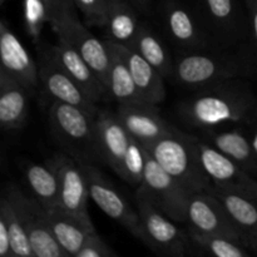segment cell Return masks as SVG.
Returning <instances> with one entry per match:
<instances>
[{
  "mask_svg": "<svg viewBox=\"0 0 257 257\" xmlns=\"http://www.w3.org/2000/svg\"><path fill=\"white\" fill-rule=\"evenodd\" d=\"M137 12L130 0H107L103 27L107 40L131 47L141 27Z\"/></svg>",
  "mask_w": 257,
  "mask_h": 257,
  "instance_id": "cell-25",
  "label": "cell"
},
{
  "mask_svg": "<svg viewBox=\"0 0 257 257\" xmlns=\"http://www.w3.org/2000/svg\"><path fill=\"white\" fill-rule=\"evenodd\" d=\"M49 53L55 62L82 87V89L98 103L104 98L108 89L97 77L78 50L64 38L58 37L57 44L49 48Z\"/></svg>",
  "mask_w": 257,
  "mask_h": 257,
  "instance_id": "cell-19",
  "label": "cell"
},
{
  "mask_svg": "<svg viewBox=\"0 0 257 257\" xmlns=\"http://www.w3.org/2000/svg\"><path fill=\"white\" fill-rule=\"evenodd\" d=\"M245 7L247 12L248 28L257 48V0H245Z\"/></svg>",
  "mask_w": 257,
  "mask_h": 257,
  "instance_id": "cell-36",
  "label": "cell"
},
{
  "mask_svg": "<svg viewBox=\"0 0 257 257\" xmlns=\"http://www.w3.org/2000/svg\"><path fill=\"white\" fill-rule=\"evenodd\" d=\"M29 89L0 70V123L3 130L14 132L24 125L29 109Z\"/></svg>",
  "mask_w": 257,
  "mask_h": 257,
  "instance_id": "cell-21",
  "label": "cell"
},
{
  "mask_svg": "<svg viewBox=\"0 0 257 257\" xmlns=\"http://www.w3.org/2000/svg\"><path fill=\"white\" fill-rule=\"evenodd\" d=\"M146 158H147V150L145 146L132 138L115 173L125 182L138 188L142 186L145 180Z\"/></svg>",
  "mask_w": 257,
  "mask_h": 257,
  "instance_id": "cell-31",
  "label": "cell"
},
{
  "mask_svg": "<svg viewBox=\"0 0 257 257\" xmlns=\"http://www.w3.org/2000/svg\"><path fill=\"white\" fill-rule=\"evenodd\" d=\"M201 138L221 151L223 155L236 161L251 175L257 172V161L251 145V138L247 137L242 130H206L203 131V137Z\"/></svg>",
  "mask_w": 257,
  "mask_h": 257,
  "instance_id": "cell-24",
  "label": "cell"
},
{
  "mask_svg": "<svg viewBox=\"0 0 257 257\" xmlns=\"http://www.w3.org/2000/svg\"><path fill=\"white\" fill-rule=\"evenodd\" d=\"M196 150L201 166L212 186L257 200V181L242 166L202 138L196 137Z\"/></svg>",
  "mask_w": 257,
  "mask_h": 257,
  "instance_id": "cell-9",
  "label": "cell"
},
{
  "mask_svg": "<svg viewBox=\"0 0 257 257\" xmlns=\"http://www.w3.org/2000/svg\"><path fill=\"white\" fill-rule=\"evenodd\" d=\"M242 70V62L235 55L197 50L183 52L173 62L171 77L186 89L198 90L225 80L235 79Z\"/></svg>",
  "mask_w": 257,
  "mask_h": 257,
  "instance_id": "cell-5",
  "label": "cell"
},
{
  "mask_svg": "<svg viewBox=\"0 0 257 257\" xmlns=\"http://www.w3.org/2000/svg\"><path fill=\"white\" fill-rule=\"evenodd\" d=\"M130 2L141 12H147L150 9L151 0H130Z\"/></svg>",
  "mask_w": 257,
  "mask_h": 257,
  "instance_id": "cell-37",
  "label": "cell"
},
{
  "mask_svg": "<svg viewBox=\"0 0 257 257\" xmlns=\"http://www.w3.org/2000/svg\"><path fill=\"white\" fill-rule=\"evenodd\" d=\"M138 190L145 192L146 196L173 221L186 222L187 203L192 193L166 172L148 151L145 180Z\"/></svg>",
  "mask_w": 257,
  "mask_h": 257,
  "instance_id": "cell-8",
  "label": "cell"
},
{
  "mask_svg": "<svg viewBox=\"0 0 257 257\" xmlns=\"http://www.w3.org/2000/svg\"><path fill=\"white\" fill-rule=\"evenodd\" d=\"M136 202L140 216L138 237L156 255L183 257L193 252L188 230L175 225L172 218L160 210L145 192L137 188Z\"/></svg>",
  "mask_w": 257,
  "mask_h": 257,
  "instance_id": "cell-4",
  "label": "cell"
},
{
  "mask_svg": "<svg viewBox=\"0 0 257 257\" xmlns=\"http://www.w3.org/2000/svg\"><path fill=\"white\" fill-rule=\"evenodd\" d=\"M105 43H107L110 53L108 93L117 100L118 105L146 103L138 93L127 62L120 53L119 45L117 43L109 42V40H105Z\"/></svg>",
  "mask_w": 257,
  "mask_h": 257,
  "instance_id": "cell-27",
  "label": "cell"
},
{
  "mask_svg": "<svg viewBox=\"0 0 257 257\" xmlns=\"http://www.w3.org/2000/svg\"><path fill=\"white\" fill-rule=\"evenodd\" d=\"M131 48L145 58L165 78L172 75L173 62L170 52L150 25L141 24Z\"/></svg>",
  "mask_w": 257,
  "mask_h": 257,
  "instance_id": "cell-28",
  "label": "cell"
},
{
  "mask_svg": "<svg viewBox=\"0 0 257 257\" xmlns=\"http://www.w3.org/2000/svg\"><path fill=\"white\" fill-rule=\"evenodd\" d=\"M39 84L53 100L68 103L84 108L92 113L99 112L97 103L82 89L79 84L58 64L50 55L49 50L44 53L40 60Z\"/></svg>",
  "mask_w": 257,
  "mask_h": 257,
  "instance_id": "cell-13",
  "label": "cell"
},
{
  "mask_svg": "<svg viewBox=\"0 0 257 257\" xmlns=\"http://www.w3.org/2000/svg\"><path fill=\"white\" fill-rule=\"evenodd\" d=\"M48 218L55 238L69 257H75L88 236L95 231L89 213L68 212L59 205L48 211Z\"/></svg>",
  "mask_w": 257,
  "mask_h": 257,
  "instance_id": "cell-20",
  "label": "cell"
},
{
  "mask_svg": "<svg viewBox=\"0 0 257 257\" xmlns=\"http://www.w3.org/2000/svg\"><path fill=\"white\" fill-rule=\"evenodd\" d=\"M97 114L59 100H53L49 107V124L53 136L68 155L80 162L98 161Z\"/></svg>",
  "mask_w": 257,
  "mask_h": 257,
  "instance_id": "cell-3",
  "label": "cell"
},
{
  "mask_svg": "<svg viewBox=\"0 0 257 257\" xmlns=\"http://www.w3.org/2000/svg\"><path fill=\"white\" fill-rule=\"evenodd\" d=\"M203 24L225 43L238 42L245 37L246 19L240 0H197Z\"/></svg>",
  "mask_w": 257,
  "mask_h": 257,
  "instance_id": "cell-15",
  "label": "cell"
},
{
  "mask_svg": "<svg viewBox=\"0 0 257 257\" xmlns=\"http://www.w3.org/2000/svg\"><path fill=\"white\" fill-rule=\"evenodd\" d=\"M253 252H255V253H257V247L255 248V250H253Z\"/></svg>",
  "mask_w": 257,
  "mask_h": 257,
  "instance_id": "cell-39",
  "label": "cell"
},
{
  "mask_svg": "<svg viewBox=\"0 0 257 257\" xmlns=\"http://www.w3.org/2000/svg\"><path fill=\"white\" fill-rule=\"evenodd\" d=\"M2 3H3V4H4V3H5V0H2Z\"/></svg>",
  "mask_w": 257,
  "mask_h": 257,
  "instance_id": "cell-40",
  "label": "cell"
},
{
  "mask_svg": "<svg viewBox=\"0 0 257 257\" xmlns=\"http://www.w3.org/2000/svg\"><path fill=\"white\" fill-rule=\"evenodd\" d=\"M87 175L89 198L112 220L138 237L140 216L138 211L130 205L124 196L105 178V176L89 162H83Z\"/></svg>",
  "mask_w": 257,
  "mask_h": 257,
  "instance_id": "cell-10",
  "label": "cell"
},
{
  "mask_svg": "<svg viewBox=\"0 0 257 257\" xmlns=\"http://www.w3.org/2000/svg\"><path fill=\"white\" fill-rule=\"evenodd\" d=\"M190 233L192 241L193 250H197L198 253L210 255L216 257H248L252 253L250 247L243 243L218 235H202V233Z\"/></svg>",
  "mask_w": 257,
  "mask_h": 257,
  "instance_id": "cell-29",
  "label": "cell"
},
{
  "mask_svg": "<svg viewBox=\"0 0 257 257\" xmlns=\"http://www.w3.org/2000/svg\"><path fill=\"white\" fill-rule=\"evenodd\" d=\"M54 157L59 176V206L68 212L89 213V188L83 162L68 153H60Z\"/></svg>",
  "mask_w": 257,
  "mask_h": 257,
  "instance_id": "cell-16",
  "label": "cell"
},
{
  "mask_svg": "<svg viewBox=\"0 0 257 257\" xmlns=\"http://www.w3.org/2000/svg\"><path fill=\"white\" fill-rule=\"evenodd\" d=\"M188 231L202 235H218L233 238L247 247V240L236 226L221 201L210 190L190 196L186 213Z\"/></svg>",
  "mask_w": 257,
  "mask_h": 257,
  "instance_id": "cell-7",
  "label": "cell"
},
{
  "mask_svg": "<svg viewBox=\"0 0 257 257\" xmlns=\"http://www.w3.org/2000/svg\"><path fill=\"white\" fill-rule=\"evenodd\" d=\"M256 107L250 85L235 78L195 90L181 103L178 113L187 124L206 131L246 122Z\"/></svg>",
  "mask_w": 257,
  "mask_h": 257,
  "instance_id": "cell-1",
  "label": "cell"
},
{
  "mask_svg": "<svg viewBox=\"0 0 257 257\" xmlns=\"http://www.w3.org/2000/svg\"><path fill=\"white\" fill-rule=\"evenodd\" d=\"M4 196L24 223L34 257H69L53 233L48 211L33 196H28L15 185H8Z\"/></svg>",
  "mask_w": 257,
  "mask_h": 257,
  "instance_id": "cell-6",
  "label": "cell"
},
{
  "mask_svg": "<svg viewBox=\"0 0 257 257\" xmlns=\"http://www.w3.org/2000/svg\"><path fill=\"white\" fill-rule=\"evenodd\" d=\"M132 137L118 118L117 113L99 110L95 123L98 161L117 171Z\"/></svg>",
  "mask_w": 257,
  "mask_h": 257,
  "instance_id": "cell-18",
  "label": "cell"
},
{
  "mask_svg": "<svg viewBox=\"0 0 257 257\" xmlns=\"http://www.w3.org/2000/svg\"><path fill=\"white\" fill-rule=\"evenodd\" d=\"M47 5L49 23L54 29L58 24L63 22L69 15L75 14L74 3L73 0H44Z\"/></svg>",
  "mask_w": 257,
  "mask_h": 257,
  "instance_id": "cell-35",
  "label": "cell"
},
{
  "mask_svg": "<svg viewBox=\"0 0 257 257\" xmlns=\"http://www.w3.org/2000/svg\"><path fill=\"white\" fill-rule=\"evenodd\" d=\"M24 22L27 32L35 39L39 38L44 23H49L44 0H24Z\"/></svg>",
  "mask_w": 257,
  "mask_h": 257,
  "instance_id": "cell-32",
  "label": "cell"
},
{
  "mask_svg": "<svg viewBox=\"0 0 257 257\" xmlns=\"http://www.w3.org/2000/svg\"><path fill=\"white\" fill-rule=\"evenodd\" d=\"M208 190L221 201L241 232L251 251L257 247V200L242 193L211 186Z\"/></svg>",
  "mask_w": 257,
  "mask_h": 257,
  "instance_id": "cell-23",
  "label": "cell"
},
{
  "mask_svg": "<svg viewBox=\"0 0 257 257\" xmlns=\"http://www.w3.org/2000/svg\"><path fill=\"white\" fill-rule=\"evenodd\" d=\"M113 248L94 231L84 241L75 257H115Z\"/></svg>",
  "mask_w": 257,
  "mask_h": 257,
  "instance_id": "cell-34",
  "label": "cell"
},
{
  "mask_svg": "<svg viewBox=\"0 0 257 257\" xmlns=\"http://www.w3.org/2000/svg\"><path fill=\"white\" fill-rule=\"evenodd\" d=\"M54 30L58 37L64 38L78 50V53L82 55L83 59L88 63V65L108 89L110 53L107 43L93 35L90 30L79 22L75 14L65 18L54 28Z\"/></svg>",
  "mask_w": 257,
  "mask_h": 257,
  "instance_id": "cell-11",
  "label": "cell"
},
{
  "mask_svg": "<svg viewBox=\"0 0 257 257\" xmlns=\"http://www.w3.org/2000/svg\"><path fill=\"white\" fill-rule=\"evenodd\" d=\"M88 27H104L107 0H73Z\"/></svg>",
  "mask_w": 257,
  "mask_h": 257,
  "instance_id": "cell-33",
  "label": "cell"
},
{
  "mask_svg": "<svg viewBox=\"0 0 257 257\" xmlns=\"http://www.w3.org/2000/svg\"><path fill=\"white\" fill-rule=\"evenodd\" d=\"M163 20L171 39L183 52L207 50L212 44L205 24L180 0L163 2Z\"/></svg>",
  "mask_w": 257,
  "mask_h": 257,
  "instance_id": "cell-12",
  "label": "cell"
},
{
  "mask_svg": "<svg viewBox=\"0 0 257 257\" xmlns=\"http://www.w3.org/2000/svg\"><path fill=\"white\" fill-rule=\"evenodd\" d=\"M0 58L2 72L22 83L32 93L39 87V67L5 22L0 25Z\"/></svg>",
  "mask_w": 257,
  "mask_h": 257,
  "instance_id": "cell-14",
  "label": "cell"
},
{
  "mask_svg": "<svg viewBox=\"0 0 257 257\" xmlns=\"http://www.w3.org/2000/svg\"><path fill=\"white\" fill-rule=\"evenodd\" d=\"M251 138V145H252V150H253V153H255V157H256V161H257V130L253 132L252 137Z\"/></svg>",
  "mask_w": 257,
  "mask_h": 257,
  "instance_id": "cell-38",
  "label": "cell"
},
{
  "mask_svg": "<svg viewBox=\"0 0 257 257\" xmlns=\"http://www.w3.org/2000/svg\"><path fill=\"white\" fill-rule=\"evenodd\" d=\"M0 220L7 223L8 230H9L13 256L34 257L24 223L7 196H3L2 202H0Z\"/></svg>",
  "mask_w": 257,
  "mask_h": 257,
  "instance_id": "cell-30",
  "label": "cell"
},
{
  "mask_svg": "<svg viewBox=\"0 0 257 257\" xmlns=\"http://www.w3.org/2000/svg\"><path fill=\"white\" fill-rule=\"evenodd\" d=\"M143 146L161 167L191 193L206 191L212 186L198 160L195 136L176 130L150 145Z\"/></svg>",
  "mask_w": 257,
  "mask_h": 257,
  "instance_id": "cell-2",
  "label": "cell"
},
{
  "mask_svg": "<svg viewBox=\"0 0 257 257\" xmlns=\"http://www.w3.org/2000/svg\"><path fill=\"white\" fill-rule=\"evenodd\" d=\"M127 62L141 98L146 103L158 105L166 98L165 77L131 47L118 44Z\"/></svg>",
  "mask_w": 257,
  "mask_h": 257,
  "instance_id": "cell-22",
  "label": "cell"
},
{
  "mask_svg": "<svg viewBox=\"0 0 257 257\" xmlns=\"http://www.w3.org/2000/svg\"><path fill=\"white\" fill-rule=\"evenodd\" d=\"M24 172L33 197L47 211L57 207L59 205V176L54 156L43 163H28Z\"/></svg>",
  "mask_w": 257,
  "mask_h": 257,
  "instance_id": "cell-26",
  "label": "cell"
},
{
  "mask_svg": "<svg viewBox=\"0 0 257 257\" xmlns=\"http://www.w3.org/2000/svg\"><path fill=\"white\" fill-rule=\"evenodd\" d=\"M115 113L131 137L142 145H150L177 130L161 117L156 104L118 105Z\"/></svg>",
  "mask_w": 257,
  "mask_h": 257,
  "instance_id": "cell-17",
  "label": "cell"
}]
</instances>
